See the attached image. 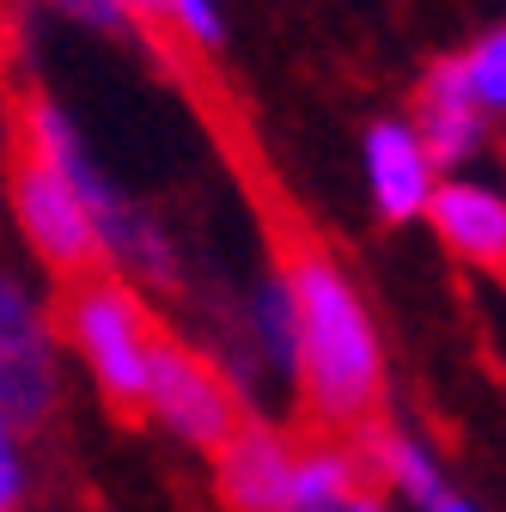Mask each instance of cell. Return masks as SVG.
<instances>
[{
    "mask_svg": "<svg viewBox=\"0 0 506 512\" xmlns=\"http://www.w3.org/2000/svg\"><path fill=\"white\" fill-rule=\"evenodd\" d=\"M293 299V403L318 433L348 439L385 409V336L360 281L330 250H293L281 263Z\"/></svg>",
    "mask_w": 506,
    "mask_h": 512,
    "instance_id": "6da1fadb",
    "label": "cell"
},
{
    "mask_svg": "<svg viewBox=\"0 0 506 512\" xmlns=\"http://www.w3.org/2000/svg\"><path fill=\"white\" fill-rule=\"evenodd\" d=\"M19 153L55 165L80 189V202L92 208L98 220V244H104V269L135 281L141 293H177L189 263H183V244L177 232L165 226L159 208H147L129 183H122L86 141V128L74 122V110L49 98V92H31L19 104Z\"/></svg>",
    "mask_w": 506,
    "mask_h": 512,
    "instance_id": "7a4b0ae2",
    "label": "cell"
},
{
    "mask_svg": "<svg viewBox=\"0 0 506 512\" xmlns=\"http://www.w3.org/2000/svg\"><path fill=\"white\" fill-rule=\"evenodd\" d=\"M55 330H61L68 366L98 391V403H110L116 415L141 409L153 354L165 342V317L153 293H141L135 281H122L110 269L80 275L68 287H55Z\"/></svg>",
    "mask_w": 506,
    "mask_h": 512,
    "instance_id": "3957f363",
    "label": "cell"
},
{
    "mask_svg": "<svg viewBox=\"0 0 506 512\" xmlns=\"http://www.w3.org/2000/svg\"><path fill=\"white\" fill-rule=\"evenodd\" d=\"M61 397H68V354L55 330V293L31 269L0 263V415L37 439Z\"/></svg>",
    "mask_w": 506,
    "mask_h": 512,
    "instance_id": "277c9868",
    "label": "cell"
},
{
    "mask_svg": "<svg viewBox=\"0 0 506 512\" xmlns=\"http://www.w3.org/2000/svg\"><path fill=\"white\" fill-rule=\"evenodd\" d=\"M7 214H13V232L19 244L31 250V263L68 287L80 275H98L104 269V244H98V220L92 208L80 202V189L61 177L55 165L19 153L7 165Z\"/></svg>",
    "mask_w": 506,
    "mask_h": 512,
    "instance_id": "5b68a950",
    "label": "cell"
},
{
    "mask_svg": "<svg viewBox=\"0 0 506 512\" xmlns=\"http://www.w3.org/2000/svg\"><path fill=\"white\" fill-rule=\"evenodd\" d=\"M135 415H147L165 439L183 445V452H202V458H208L214 445L244 421V403H238V391H232V378H226L196 342H183L177 330H165Z\"/></svg>",
    "mask_w": 506,
    "mask_h": 512,
    "instance_id": "8992f818",
    "label": "cell"
},
{
    "mask_svg": "<svg viewBox=\"0 0 506 512\" xmlns=\"http://www.w3.org/2000/svg\"><path fill=\"white\" fill-rule=\"evenodd\" d=\"M421 226L452 263L476 275H506V177L494 171H446L427 196Z\"/></svg>",
    "mask_w": 506,
    "mask_h": 512,
    "instance_id": "52a82bcc",
    "label": "cell"
},
{
    "mask_svg": "<svg viewBox=\"0 0 506 512\" xmlns=\"http://www.w3.org/2000/svg\"><path fill=\"white\" fill-rule=\"evenodd\" d=\"M293 458H299V433L281 427L275 415H244L214 452V500L226 512H281L287 506V482H293Z\"/></svg>",
    "mask_w": 506,
    "mask_h": 512,
    "instance_id": "ba28073f",
    "label": "cell"
},
{
    "mask_svg": "<svg viewBox=\"0 0 506 512\" xmlns=\"http://www.w3.org/2000/svg\"><path fill=\"white\" fill-rule=\"evenodd\" d=\"M348 445H354V458H360V476L385 500L409 506V512L427 506V500H439V494H452L446 452H439V445L415 421H403V415H372L366 427L348 433Z\"/></svg>",
    "mask_w": 506,
    "mask_h": 512,
    "instance_id": "9c48e42d",
    "label": "cell"
},
{
    "mask_svg": "<svg viewBox=\"0 0 506 512\" xmlns=\"http://www.w3.org/2000/svg\"><path fill=\"white\" fill-rule=\"evenodd\" d=\"M360 183L366 202L385 226H415L427 214V196L439 183V165L427 159L409 116H378L360 135Z\"/></svg>",
    "mask_w": 506,
    "mask_h": 512,
    "instance_id": "30bf717a",
    "label": "cell"
},
{
    "mask_svg": "<svg viewBox=\"0 0 506 512\" xmlns=\"http://www.w3.org/2000/svg\"><path fill=\"white\" fill-rule=\"evenodd\" d=\"M403 116L415 122V135H421L427 159L439 165V177H446V171H476L488 159V147H494V122L464 98V86L452 80L446 61H433V68L421 74L415 104Z\"/></svg>",
    "mask_w": 506,
    "mask_h": 512,
    "instance_id": "8fae6325",
    "label": "cell"
},
{
    "mask_svg": "<svg viewBox=\"0 0 506 512\" xmlns=\"http://www.w3.org/2000/svg\"><path fill=\"white\" fill-rule=\"evenodd\" d=\"M366 488L354 445L336 433H305L299 458H293V482H287V506L281 512H342L354 494Z\"/></svg>",
    "mask_w": 506,
    "mask_h": 512,
    "instance_id": "7c38bea8",
    "label": "cell"
},
{
    "mask_svg": "<svg viewBox=\"0 0 506 512\" xmlns=\"http://www.w3.org/2000/svg\"><path fill=\"white\" fill-rule=\"evenodd\" d=\"M446 68H452V80L464 86V98L500 128V122H506V19L488 25V31H476L458 55H446Z\"/></svg>",
    "mask_w": 506,
    "mask_h": 512,
    "instance_id": "4fadbf2b",
    "label": "cell"
},
{
    "mask_svg": "<svg viewBox=\"0 0 506 512\" xmlns=\"http://www.w3.org/2000/svg\"><path fill=\"white\" fill-rule=\"evenodd\" d=\"M159 31L183 49H220L226 43V0H159Z\"/></svg>",
    "mask_w": 506,
    "mask_h": 512,
    "instance_id": "5bb4252c",
    "label": "cell"
},
{
    "mask_svg": "<svg viewBox=\"0 0 506 512\" xmlns=\"http://www.w3.org/2000/svg\"><path fill=\"white\" fill-rule=\"evenodd\" d=\"M31 488H37L31 433L0 415V512H25V506H31Z\"/></svg>",
    "mask_w": 506,
    "mask_h": 512,
    "instance_id": "9a60e30c",
    "label": "cell"
},
{
    "mask_svg": "<svg viewBox=\"0 0 506 512\" xmlns=\"http://www.w3.org/2000/svg\"><path fill=\"white\" fill-rule=\"evenodd\" d=\"M37 7H43L49 19H61V25L86 31V37H135V25L122 19L116 0H37Z\"/></svg>",
    "mask_w": 506,
    "mask_h": 512,
    "instance_id": "2e32d148",
    "label": "cell"
},
{
    "mask_svg": "<svg viewBox=\"0 0 506 512\" xmlns=\"http://www.w3.org/2000/svg\"><path fill=\"white\" fill-rule=\"evenodd\" d=\"M116 7L135 31H159V0H116Z\"/></svg>",
    "mask_w": 506,
    "mask_h": 512,
    "instance_id": "e0dca14e",
    "label": "cell"
},
{
    "mask_svg": "<svg viewBox=\"0 0 506 512\" xmlns=\"http://www.w3.org/2000/svg\"><path fill=\"white\" fill-rule=\"evenodd\" d=\"M342 512H403V506H397V500H385V494H378V488L366 482V488H360V494H354Z\"/></svg>",
    "mask_w": 506,
    "mask_h": 512,
    "instance_id": "ac0fdd59",
    "label": "cell"
},
{
    "mask_svg": "<svg viewBox=\"0 0 506 512\" xmlns=\"http://www.w3.org/2000/svg\"><path fill=\"white\" fill-rule=\"evenodd\" d=\"M415 512H482V506H476L470 494L452 488V494H439V500H427V506H415Z\"/></svg>",
    "mask_w": 506,
    "mask_h": 512,
    "instance_id": "d6986e66",
    "label": "cell"
},
{
    "mask_svg": "<svg viewBox=\"0 0 506 512\" xmlns=\"http://www.w3.org/2000/svg\"><path fill=\"white\" fill-rule=\"evenodd\" d=\"M13 68V31H7V19H0V74Z\"/></svg>",
    "mask_w": 506,
    "mask_h": 512,
    "instance_id": "ffe728a7",
    "label": "cell"
}]
</instances>
